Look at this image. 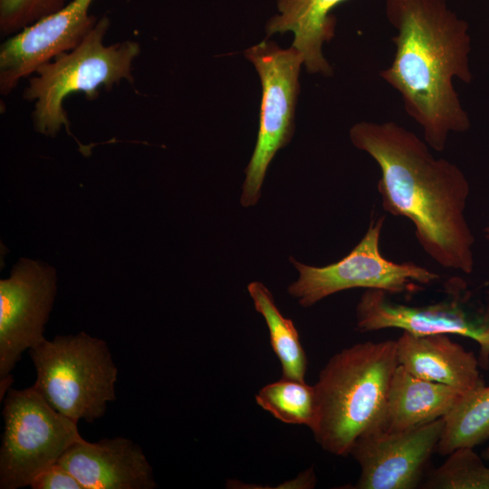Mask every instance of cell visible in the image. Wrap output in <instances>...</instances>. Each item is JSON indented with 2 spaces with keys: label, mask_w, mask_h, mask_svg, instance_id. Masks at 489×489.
<instances>
[{
  "label": "cell",
  "mask_w": 489,
  "mask_h": 489,
  "mask_svg": "<svg viewBox=\"0 0 489 489\" xmlns=\"http://www.w3.org/2000/svg\"><path fill=\"white\" fill-rule=\"evenodd\" d=\"M484 237L489 242V224L484 229Z\"/></svg>",
  "instance_id": "cell-23"
},
{
  "label": "cell",
  "mask_w": 489,
  "mask_h": 489,
  "mask_svg": "<svg viewBox=\"0 0 489 489\" xmlns=\"http://www.w3.org/2000/svg\"><path fill=\"white\" fill-rule=\"evenodd\" d=\"M29 354L36 370L34 388L67 417L91 423L116 399L118 369L105 340L82 331L45 339Z\"/></svg>",
  "instance_id": "cell-5"
},
{
  "label": "cell",
  "mask_w": 489,
  "mask_h": 489,
  "mask_svg": "<svg viewBox=\"0 0 489 489\" xmlns=\"http://www.w3.org/2000/svg\"><path fill=\"white\" fill-rule=\"evenodd\" d=\"M443 420L436 447L441 455L458 448H474L488 440L489 386L484 384L467 392Z\"/></svg>",
  "instance_id": "cell-17"
},
{
  "label": "cell",
  "mask_w": 489,
  "mask_h": 489,
  "mask_svg": "<svg viewBox=\"0 0 489 489\" xmlns=\"http://www.w3.org/2000/svg\"><path fill=\"white\" fill-rule=\"evenodd\" d=\"M348 0H277L278 14L266 24L268 36L293 34L292 47L303 57L306 70L324 76L332 67L324 57L322 47L334 36L336 19L332 10Z\"/></svg>",
  "instance_id": "cell-15"
},
{
  "label": "cell",
  "mask_w": 489,
  "mask_h": 489,
  "mask_svg": "<svg viewBox=\"0 0 489 489\" xmlns=\"http://www.w3.org/2000/svg\"><path fill=\"white\" fill-rule=\"evenodd\" d=\"M385 216L371 219L360 243L340 261L322 267L304 264L291 257L299 277L288 287L289 294L302 307L353 288L379 289L390 294L415 292L439 279V275L412 262L394 263L379 250Z\"/></svg>",
  "instance_id": "cell-8"
},
{
  "label": "cell",
  "mask_w": 489,
  "mask_h": 489,
  "mask_svg": "<svg viewBox=\"0 0 489 489\" xmlns=\"http://www.w3.org/2000/svg\"><path fill=\"white\" fill-rule=\"evenodd\" d=\"M3 417L1 489L30 486L40 473L83 439L78 422L56 411L34 386L7 391Z\"/></svg>",
  "instance_id": "cell-6"
},
{
  "label": "cell",
  "mask_w": 489,
  "mask_h": 489,
  "mask_svg": "<svg viewBox=\"0 0 489 489\" xmlns=\"http://www.w3.org/2000/svg\"><path fill=\"white\" fill-rule=\"evenodd\" d=\"M93 0H71L61 10L9 36L0 46V92L10 94L42 64L75 48L98 18L89 14Z\"/></svg>",
  "instance_id": "cell-12"
},
{
  "label": "cell",
  "mask_w": 489,
  "mask_h": 489,
  "mask_svg": "<svg viewBox=\"0 0 489 489\" xmlns=\"http://www.w3.org/2000/svg\"><path fill=\"white\" fill-rule=\"evenodd\" d=\"M385 11L395 53L379 75L398 91L427 144L441 152L451 133L471 128L454 86L473 81L469 24L446 0H386Z\"/></svg>",
  "instance_id": "cell-2"
},
{
  "label": "cell",
  "mask_w": 489,
  "mask_h": 489,
  "mask_svg": "<svg viewBox=\"0 0 489 489\" xmlns=\"http://www.w3.org/2000/svg\"><path fill=\"white\" fill-rule=\"evenodd\" d=\"M466 393L418 378L398 365L390 381L384 430L403 431L442 418Z\"/></svg>",
  "instance_id": "cell-16"
},
{
  "label": "cell",
  "mask_w": 489,
  "mask_h": 489,
  "mask_svg": "<svg viewBox=\"0 0 489 489\" xmlns=\"http://www.w3.org/2000/svg\"><path fill=\"white\" fill-rule=\"evenodd\" d=\"M256 403L278 420L310 428L316 416L314 386L304 380L283 377L264 386L255 395Z\"/></svg>",
  "instance_id": "cell-19"
},
{
  "label": "cell",
  "mask_w": 489,
  "mask_h": 489,
  "mask_svg": "<svg viewBox=\"0 0 489 489\" xmlns=\"http://www.w3.org/2000/svg\"><path fill=\"white\" fill-rule=\"evenodd\" d=\"M350 139L379 167L383 209L409 219L418 244L439 265L472 273L475 236L465 214L470 185L462 169L435 158L425 140L394 121L357 122Z\"/></svg>",
  "instance_id": "cell-1"
},
{
  "label": "cell",
  "mask_w": 489,
  "mask_h": 489,
  "mask_svg": "<svg viewBox=\"0 0 489 489\" xmlns=\"http://www.w3.org/2000/svg\"><path fill=\"white\" fill-rule=\"evenodd\" d=\"M71 0H0V33L11 36L61 10Z\"/></svg>",
  "instance_id": "cell-21"
},
{
  "label": "cell",
  "mask_w": 489,
  "mask_h": 489,
  "mask_svg": "<svg viewBox=\"0 0 489 489\" xmlns=\"http://www.w3.org/2000/svg\"><path fill=\"white\" fill-rule=\"evenodd\" d=\"M425 489H489V467L474 448H458L420 484Z\"/></svg>",
  "instance_id": "cell-20"
},
{
  "label": "cell",
  "mask_w": 489,
  "mask_h": 489,
  "mask_svg": "<svg viewBox=\"0 0 489 489\" xmlns=\"http://www.w3.org/2000/svg\"><path fill=\"white\" fill-rule=\"evenodd\" d=\"M445 288V299L419 306L397 302L383 290L366 289L356 306V327L360 332L397 328L414 335L466 337L478 344L480 368L488 369L489 306L473 302L461 278L450 279Z\"/></svg>",
  "instance_id": "cell-7"
},
{
  "label": "cell",
  "mask_w": 489,
  "mask_h": 489,
  "mask_svg": "<svg viewBox=\"0 0 489 489\" xmlns=\"http://www.w3.org/2000/svg\"><path fill=\"white\" fill-rule=\"evenodd\" d=\"M482 455L484 459L489 460V446L483 451Z\"/></svg>",
  "instance_id": "cell-24"
},
{
  "label": "cell",
  "mask_w": 489,
  "mask_h": 489,
  "mask_svg": "<svg viewBox=\"0 0 489 489\" xmlns=\"http://www.w3.org/2000/svg\"><path fill=\"white\" fill-rule=\"evenodd\" d=\"M56 292L53 268L22 259L0 281V398L11 388L12 371L24 351L43 341Z\"/></svg>",
  "instance_id": "cell-10"
},
{
  "label": "cell",
  "mask_w": 489,
  "mask_h": 489,
  "mask_svg": "<svg viewBox=\"0 0 489 489\" xmlns=\"http://www.w3.org/2000/svg\"><path fill=\"white\" fill-rule=\"evenodd\" d=\"M247 291L256 312L266 322L271 346L281 363L283 377L304 380L307 358L292 321L281 313L272 292L264 283L252 282Z\"/></svg>",
  "instance_id": "cell-18"
},
{
  "label": "cell",
  "mask_w": 489,
  "mask_h": 489,
  "mask_svg": "<svg viewBox=\"0 0 489 489\" xmlns=\"http://www.w3.org/2000/svg\"><path fill=\"white\" fill-rule=\"evenodd\" d=\"M398 365L423 379L469 392L484 384L478 358L447 334L414 335L396 340Z\"/></svg>",
  "instance_id": "cell-14"
},
{
  "label": "cell",
  "mask_w": 489,
  "mask_h": 489,
  "mask_svg": "<svg viewBox=\"0 0 489 489\" xmlns=\"http://www.w3.org/2000/svg\"><path fill=\"white\" fill-rule=\"evenodd\" d=\"M83 489H154L153 470L142 449L122 436L72 445L58 461Z\"/></svg>",
  "instance_id": "cell-13"
},
{
  "label": "cell",
  "mask_w": 489,
  "mask_h": 489,
  "mask_svg": "<svg viewBox=\"0 0 489 489\" xmlns=\"http://www.w3.org/2000/svg\"><path fill=\"white\" fill-rule=\"evenodd\" d=\"M33 489H83L80 482L59 462L40 473L31 483Z\"/></svg>",
  "instance_id": "cell-22"
},
{
  "label": "cell",
  "mask_w": 489,
  "mask_h": 489,
  "mask_svg": "<svg viewBox=\"0 0 489 489\" xmlns=\"http://www.w3.org/2000/svg\"><path fill=\"white\" fill-rule=\"evenodd\" d=\"M443 426L442 417L403 431L381 429L359 437L350 453L360 467L353 488H417L436 451Z\"/></svg>",
  "instance_id": "cell-11"
},
{
  "label": "cell",
  "mask_w": 489,
  "mask_h": 489,
  "mask_svg": "<svg viewBox=\"0 0 489 489\" xmlns=\"http://www.w3.org/2000/svg\"><path fill=\"white\" fill-rule=\"evenodd\" d=\"M244 55L254 64L262 84L259 130L240 197L241 205L249 207L259 201L274 155L292 138L299 75L304 61L292 46L283 49L265 40L248 48Z\"/></svg>",
  "instance_id": "cell-9"
},
{
  "label": "cell",
  "mask_w": 489,
  "mask_h": 489,
  "mask_svg": "<svg viewBox=\"0 0 489 489\" xmlns=\"http://www.w3.org/2000/svg\"><path fill=\"white\" fill-rule=\"evenodd\" d=\"M398 365L396 340L357 343L331 357L313 385L316 416L311 430L323 450L348 456L359 437L385 429Z\"/></svg>",
  "instance_id": "cell-3"
},
{
  "label": "cell",
  "mask_w": 489,
  "mask_h": 489,
  "mask_svg": "<svg viewBox=\"0 0 489 489\" xmlns=\"http://www.w3.org/2000/svg\"><path fill=\"white\" fill-rule=\"evenodd\" d=\"M109 27L107 16L99 18L75 48L42 64L29 77L23 96L34 102L32 119L38 132L54 137L62 126L69 129L63 108L68 95L82 92L92 100L101 87L110 90L122 81L133 82L132 65L140 46L131 40L106 45L104 37Z\"/></svg>",
  "instance_id": "cell-4"
}]
</instances>
